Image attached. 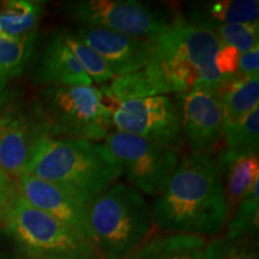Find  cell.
Instances as JSON below:
<instances>
[{"instance_id":"obj_19","label":"cell","mask_w":259,"mask_h":259,"mask_svg":"<svg viewBox=\"0 0 259 259\" xmlns=\"http://www.w3.org/2000/svg\"><path fill=\"white\" fill-rule=\"evenodd\" d=\"M44 10V3L32 0L3 3L0 6V36L10 41H23L36 36Z\"/></svg>"},{"instance_id":"obj_26","label":"cell","mask_w":259,"mask_h":259,"mask_svg":"<svg viewBox=\"0 0 259 259\" xmlns=\"http://www.w3.org/2000/svg\"><path fill=\"white\" fill-rule=\"evenodd\" d=\"M239 57H240V52L236 48L222 45L215 59L216 69L227 78L235 77L238 72Z\"/></svg>"},{"instance_id":"obj_18","label":"cell","mask_w":259,"mask_h":259,"mask_svg":"<svg viewBox=\"0 0 259 259\" xmlns=\"http://www.w3.org/2000/svg\"><path fill=\"white\" fill-rule=\"evenodd\" d=\"M205 245L200 236L164 233L151 236L128 259H205Z\"/></svg>"},{"instance_id":"obj_8","label":"cell","mask_w":259,"mask_h":259,"mask_svg":"<svg viewBox=\"0 0 259 259\" xmlns=\"http://www.w3.org/2000/svg\"><path fill=\"white\" fill-rule=\"evenodd\" d=\"M105 145L131 186L147 196L162 192L180 161L178 148L118 131L109 132Z\"/></svg>"},{"instance_id":"obj_3","label":"cell","mask_w":259,"mask_h":259,"mask_svg":"<svg viewBox=\"0 0 259 259\" xmlns=\"http://www.w3.org/2000/svg\"><path fill=\"white\" fill-rule=\"evenodd\" d=\"M23 173L53 184L88 205L119 180L122 169L105 143L41 132Z\"/></svg>"},{"instance_id":"obj_23","label":"cell","mask_w":259,"mask_h":259,"mask_svg":"<svg viewBox=\"0 0 259 259\" xmlns=\"http://www.w3.org/2000/svg\"><path fill=\"white\" fill-rule=\"evenodd\" d=\"M205 259H259L258 235L229 239L225 235L206 241Z\"/></svg>"},{"instance_id":"obj_21","label":"cell","mask_w":259,"mask_h":259,"mask_svg":"<svg viewBox=\"0 0 259 259\" xmlns=\"http://www.w3.org/2000/svg\"><path fill=\"white\" fill-rule=\"evenodd\" d=\"M259 220V178L251 186L250 191L239 204L234 215L227 222L223 235L229 239L244 238L247 235H258Z\"/></svg>"},{"instance_id":"obj_7","label":"cell","mask_w":259,"mask_h":259,"mask_svg":"<svg viewBox=\"0 0 259 259\" xmlns=\"http://www.w3.org/2000/svg\"><path fill=\"white\" fill-rule=\"evenodd\" d=\"M66 11L83 25L150 41L169 27L174 16L166 8L136 0H78L67 3Z\"/></svg>"},{"instance_id":"obj_13","label":"cell","mask_w":259,"mask_h":259,"mask_svg":"<svg viewBox=\"0 0 259 259\" xmlns=\"http://www.w3.org/2000/svg\"><path fill=\"white\" fill-rule=\"evenodd\" d=\"M14 183L19 196L30 205L88 238V209L83 202L27 173H22Z\"/></svg>"},{"instance_id":"obj_28","label":"cell","mask_w":259,"mask_h":259,"mask_svg":"<svg viewBox=\"0 0 259 259\" xmlns=\"http://www.w3.org/2000/svg\"><path fill=\"white\" fill-rule=\"evenodd\" d=\"M16 193L15 183L0 169V211L5 208L6 204L11 200Z\"/></svg>"},{"instance_id":"obj_15","label":"cell","mask_w":259,"mask_h":259,"mask_svg":"<svg viewBox=\"0 0 259 259\" xmlns=\"http://www.w3.org/2000/svg\"><path fill=\"white\" fill-rule=\"evenodd\" d=\"M258 18L259 3L257 0H210L189 3L186 17L194 27L210 31L228 24L253 23L258 22Z\"/></svg>"},{"instance_id":"obj_10","label":"cell","mask_w":259,"mask_h":259,"mask_svg":"<svg viewBox=\"0 0 259 259\" xmlns=\"http://www.w3.org/2000/svg\"><path fill=\"white\" fill-rule=\"evenodd\" d=\"M183 139L191 153H213L222 142L223 114L218 92L198 89L176 94Z\"/></svg>"},{"instance_id":"obj_12","label":"cell","mask_w":259,"mask_h":259,"mask_svg":"<svg viewBox=\"0 0 259 259\" xmlns=\"http://www.w3.org/2000/svg\"><path fill=\"white\" fill-rule=\"evenodd\" d=\"M73 35L106 61L114 77L142 70L150 61L154 52V41L102 28L82 25Z\"/></svg>"},{"instance_id":"obj_27","label":"cell","mask_w":259,"mask_h":259,"mask_svg":"<svg viewBox=\"0 0 259 259\" xmlns=\"http://www.w3.org/2000/svg\"><path fill=\"white\" fill-rule=\"evenodd\" d=\"M259 70V46L252 48L251 51L241 53L239 57L238 72L236 76L247 77L258 76Z\"/></svg>"},{"instance_id":"obj_5","label":"cell","mask_w":259,"mask_h":259,"mask_svg":"<svg viewBox=\"0 0 259 259\" xmlns=\"http://www.w3.org/2000/svg\"><path fill=\"white\" fill-rule=\"evenodd\" d=\"M0 222L19 257L99 259L88 238L34 208L17 191L0 211Z\"/></svg>"},{"instance_id":"obj_6","label":"cell","mask_w":259,"mask_h":259,"mask_svg":"<svg viewBox=\"0 0 259 259\" xmlns=\"http://www.w3.org/2000/svg\"><path fill=\"white\" fill-rule=\"evenodd\" d=\"M45 132L54 138L100 142L112 131V111L95 87H45L35 102Z\"/></svg>"},{"instance_id":"obj_16","label":"cell","mask_w":259,"mask_h":259,"mask_svg":"<svg viewBox=\"0 0 259 259\" xmlns=\"http://www.w3.org/2000/svg\"><path fill=\"white\" fill-rule=\"evenodd\" d=\"M222 148L218 158L221 174L235 161L257 156L259 149V107L235 125L223 130Z\"/></svg>"},{"instance_id":"obj_25","label":"cell","mask_w":259,"mask_h":259,"mask_svg":"<svg viewBox=\"0 0 259 259\" xmlns=\"http://www.w3.org/2000/svg\"><path fill=\"white\" fill-rule=\"evenodd\" d=\"M215 35L225 46H232L241 53L251 51L258 46L259 24L253 23H234L223 25L213 30Z\"/></svg>"},{"instance_id":"obj_4","label":"cell","mask_w":259,"mask_h":259,"mask_svg":"<svg viewBox=\"0 0 259 259\" xmlns=\"http://www.w3.org/2000/svg\"><path fill=\"white\" fill-rule=\"evenodd\" d=\"M88 239L99 259H128L153 235V210L139 191L116 181L88 205Z\"/></svg>"},{"instance_id":"obj_30","label":"cell","mask_w":259,"mask_h":259,"mask_svg":"<svg viewBox=\"0 0 259 259\" xmlns=\"http://www.w3.org/2000/svg\"><path fill=\"white\" fill-rule=\"evenodd\" d=\"M16 259H31V258H25V257H18V258H16Z\"/></svg>"},{"instance_id":"obj_11","label":"cell","mask_w":259,"mask_h":259,"mask_svg":"<svg viewBox=\"0 0 259 259\" xmlns=\"http://www.w3.org/2000/svg\"><path fill=\"white\" fill-rule=\"evenodd\" d=\"M45 132L36 109L10 99L0 111V169L14 181L25 169L35 139Z\"/></svg>"},{"instance_id":"obj_24","label":"cell","mask_w":259,"mask_h":259,"mask_svg":"<svg viewBox=\"0 0 259 259\" xmlns=\"http://www.w3.org/2000/svg\"><path fill=\"white\" fill-rule=\"evenodd\" d=\"M64 31V41L66 46L70 48L72 54L76 57L85 73L90 77L93 83L97 84H107L111 83L114 79V76L111 72V70L107 66L106 61L102 59L95 51L92 50L89 46H87L83 41L77 38L66 29H63Z\"/></svg>"},{"instance_id":"obj_1","label":"cell","mask_w":259,"mask_h":259,"mask_svg":"<svg viewBox=\"0 0 259 259\" xmlns=\"http://www.w3.org/2000/svg\"><path fill=\"white\" fill-rule=\"evenodd\" d=\"M151 210L155 227L164 233L204 239L221 234L228 209L215 153H190L180 158Z\"/></svg>"},{"instance_id":"obj_9","label":"cell","mask_w":259,"mask_h":259,"mask_svg":"<svg viewBox=\"0 0 259 259\" xmlns=\"http://www.w3.org/2000/svg\"><path fill=\"white\" fill-rule=\"evenodd\" d=\"M112 124L115 131L180 149L183 143L179 108L168 95L113 102Z\"/></svg>"},{"instance_id":"obj_22","label":"cell","mask_w":259,"mask_h":259,"mask_svg":"<svg viewBox=\"0 0 259 259\" xmlns=\"http://www.w3.org/2000/svg\"><path fill=\"white\" fill-rule=\"evenodd\" d=\"M35 37L10 41L0 37V85L8 87L11 79L23 72L35 45Z\"/></svg>"},{"instance_id":"obj_17","label":"cell","mask_w":259,"mask_h":259,"mask_svg":"<svg viewBox=\"0 0 259 259\" xmlns=\"http://www.w3.org/2000/svg\"><path fill=\"white\" fill-rule=\"evenodd\" d=\"M218 95L225 127L235 125L259 107L258 76L233 77L222 84Z\"/></svg>"},{"instance_id":"obj_29","label":"cell","mask_w":259,"mask_h":259,"mask_svg":"<svg viewBox=\"0 0 259 259\" xmlns=\"http://www.w3.org/2000/svg\"><path fill=\"white\" fill-rule=\"evenodd\" d=\"M10 96H11V94L9 93L8 87L0 85V111L3 109V107H4L6 101L10 99Z\"/></svg>"},{"instance_id":"obj_14","label":"cell","mask_w":259,"mask_h":259,"mask_svg":"<svg viewBox=\"0 0 259 259\" xmlns=\"http://www.w3.org/2000/svg\"><path fill=\"white\" fill-rule=\"evenodd\" d=\"M35 82L45 87L93 85V80L65 44L63 29L52 32L48 37L38 61Z\"/></svg>"},{"instance_id":"obj_20","label":"cell","mask_w":259,"mask_h":259,"mask_svg":"<svg viewBox=\"0 0 259 259\" xmlns=\"http://www.w3.org/2000/svg\"><path fill=\"white\" fill-rule=\"evenodd\" d=\"M258 178V155L235 161L223 171L222 180L223 187H225L227 209H228V220L234 215L239 204Z\"/></svg>"},{"instance_id":"obj_2","label":"cell","mask_w":259,"mask_h":259,"mask_svg":"<svg viewBox=\"0 0 259 259\" xmlns=\"http://www.w3.org/2000/svg\"><path fill=\"white\" fill-rule=\"evenodd\" d=\"M221 47L215 32L194 27L183 14H174L169 27L154 41L153 56L141 72L155 96L198 89L218 92L231 79L216 69Z\"/></svg>"}]
</instances>
